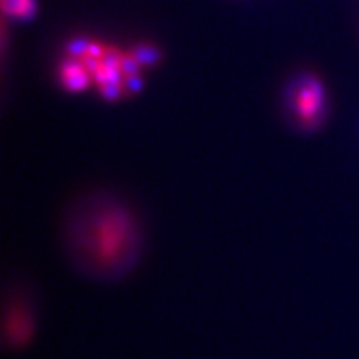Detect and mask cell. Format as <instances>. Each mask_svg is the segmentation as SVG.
Segmentation results:
<instances>
[{
  "label": "cell",
  "instance_id": "1",
  "mask_svg": "<svg viewBox=\"0 0 359 359\" xmlns=\"http://www.w3.org/2000/svg\"><path fill=\"white\" fill-rule=\"evenodd\" d=\"M85 231L77 240L80 255L85 262L98 268H115L122 263L133 250L132 222L123 212L114 208H103L87 222Z\"/></svg>",
  "mask_w": 359,
  "mask_h": 359
},
{
  "label": "cell",
  "instance_id": "2",
  "mask_svg": "<svg viewBox=\"0 0 359 359\" xmlns=\"http://www.w3.org/2000/svg\"><path fill=\"white\" fill-rule=\"evenodd\" d=\"M323 109V88L318 80L309 79L296 95V111L303 123H316Z\"/></svg>",
  "mask_w": 359,
  "mask_h": 359
},
{
  "label": "cell",
  "instance_id": "3",
  "mask_svg": "<svg viewBox=\"0 0 359 359\" xmlns=\"http://www.w3.org/2000/svg\"><path fill=\"white\" fill-rule=\"evenodd\" d=\"M60 77L65 88H69L70 92H80V90H85L88 87L92 74L85 69L80 60H69L62 65Z\"/></svg>",
  "mask_w": 359,
  "mask_h": 359
},
{
  "label": "cell",
  "instance_id": "4",
  "mask_svg": "<svg viewBox=\"0 0 359 359\" xmlns=\"http://www.w3.org/2000/svg\"><path fill=\"white\" fill-rule=\"evenodd\" d=\"M34 0H2V11L8 13V15L20 17V19H27V17H32L35 13Z\"/></svg>",
  "mask_w": 359,
  "mask_h": 359
},
{
  "label": "cell",
  "instance_id": "5",
  "mask_svg": "<svg viewBox=\"0 0 359 359\" xmlns=\"http://www.w3.org/2000/svg\"><path fill=\"white\" fill-rule=\"evenodd\" d=\"M132 53L142 65H154L160 58L158 50L155 47H151V45H137Z\"/></svg>",
  "mask_w": 359,
  "mask_h": 359
},
{
  "label": "cell",
  "instance_id": "6",
  "mask_svg": "<svg viewBox=\"0 0 359 359\" xmlns=\"http://www.w3.org/2000/svg\"><path fill=\"white\" fill-rule=\"evenodd\" d=\"M140 62L135 58L133 53H123L122 62H120V69L125 77H132V75H138L140 72Z\"/></svg>",
  "mask_w": 359,
  "mask_h": 359
},
{
  "label": "cell",
  "instance_id": "7",
  "mask_svg": "<svg viewBox=\"0 0 359 359\" xmlns=\"http://www.w3.org/2000/svg\"><path fill=\"white\" fill-rule=\"evenodd\" d=\"M90 43H92V42H90V40H87V39H75V40H72L69 45H67V50H69L72 57L82 58L85 53H87Z\"/></svg>",
  "mask_w": 359,
  "mask_h": 359
},
{
  "label": "cell",
  "instance_id": "8",
  "mask_svg": "<svg viewBox=\"0 0 359 359\" xmlns=\"http://www.w3.org/2000/svg\"><path fill=\"white\" fill-rule=\"evenodd\" d=\"M122 57H123V53H120L116 48L107 47L100 58V62H102V65H105V67H120Z\"/></svg>",
  "mask_w": 359,
  "mask_h": 359
},
{
  "label": "cell",
  "instance_id": "9",
  "mask_svg": "<svg viewBox=\"0 0 359 359\" xmlns=\"http://www.w3.org/2000/svg\"><path fill=\"white\" fill-rule=\"evenodd\" d=\"M100 92H102V95L107 98V100H115V98H118L120 95H122L123 87L120 82L103 83V85H100Z\"/></svg>",
  "mask_w": 359,
  "mask_h": 359
},
{
  "label": "cell",
  "instance_id": "10",
  "mask_svg": "<svg viewBox=\"0 0 359 359\" xmlns=\"http://www.w3.org/2000/svg\"><path fill=\"white\" fill-rule=\"evenodd\" d=\"M80 62H82L83 67L90 72V74H93V72H95V70L98 69V65L102 64L100 58H95V57L88 55V53H85V55H83L82 58H80Z\"/></svg>",
  "mask_w": 359,
  "mask_h": 359
},
{
  "label": "cell",
  "instance_id": "11",
  "mask_svg": "<svg viewBox=\"0 0 359 359\" xmlns=\"http://www.w3.org/2000/svg\"><path fill=\"white\" fill-rule=\"evenodd\" d=\"M125 85H127V88L132 90V92H138V90L142 88V80L138 75H132V77H127V80H125Z\"/></svg>",
  "mask_w": 359,
  "mask_h": 359
},
{
  "label": "cell",
  "instance_id": "12",
  "mask_svg": "<svg viewBox=\"0 0 359 359\" xmlns=\"http://www.w3.org/2000/svg\"><path fill=\"white\" fill-rule=\"evenodd\" d=\"M103 52H105V47H102L100 43H95V42L90 43V47H88V50H87L88 55H92V57H95V58H102Z\"/></svg>",
  "mask_w": 359,
  "mask_h": 359
}]
</instances>
